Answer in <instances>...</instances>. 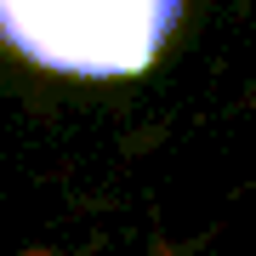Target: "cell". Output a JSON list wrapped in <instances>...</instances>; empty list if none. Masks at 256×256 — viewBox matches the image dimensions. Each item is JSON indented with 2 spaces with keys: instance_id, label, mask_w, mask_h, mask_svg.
I'll use <instances>...</instances> for the list:
<instances>
[{
  "instance_id": "obj_1",
  "label": "cell",
  "mask_w": 256,
  "mask_h": 256,
  "mask_svg": "<svg viewBox=\"0 0 256 256\" xmlns=\"http://www.w3.org/2000/svg\"><path fill=\"white\" fill-rule=\"evenodd\" d=\"M182 0H0V40L63 74H137L176 28Z\"/></svg>"
}]
</instances>
